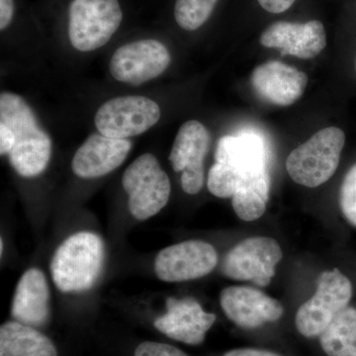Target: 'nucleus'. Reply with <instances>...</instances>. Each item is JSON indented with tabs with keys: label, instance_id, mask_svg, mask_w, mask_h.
I'll return each mask as SVG.
<instances>
[{
	"label": "nucleus",
	"instance_id": "f3484780",
	"mask_svg": "<svg viewBox=\"0 0 356 356\" xmlns=\"http://www.w3.org/2000/svg\"><path fill=\"white\" fill-rule=\"evenodd\" d=\"M215 161L231 166L241 177L269 170L266 142L254 133L222 137L218 142Z\"/></svg>",
	"mask_w": 356,
	"mask_h": 356
},
{
	"label": "nucleus",
	"instance_id": "2eb2a0df",
	"mask_svg": "<svg viewBox=\"0 0 356 356\" xmlns=\"http://www.w3.org/2000/svg\"><path fill=\"white\" fill-rule=\"evenodd\" d=\"M252 88L262 100L277 106H289L305 92L308 76L301 70L273 60L255 67Z\"/></svg>",
	"mask_w": 356,
	"mask_h": 356
},
{
	"label": "nucleus",
	"instance_id": "423d86ee",
	"mask_svg": "<svg viewBox=\"0 0 356 356\" xmlns=\"http://www.w3.org/2000/svg\"><path fill=\"white\" fill-rule=\"evenodd\" d=\"M351 297L353 284L346 275L337 268L325 271L318 277L315 295L297 312V330L309 339L320 337L334 318L348 308Z\"/></svg>",
	"mask_w": 356,
	"mask_h": 356
},
{
	"label": "nucleus",
	"instance_id": "0eeeda50",
	"mask_svg": "<svg viewBox=\"0 0 356 356\" xmlns=\"http://www.w3.org/2000/svg\"><path fill=\"white\" fill-rule=\"evenodd\" d=\"M158 103L145 96L127 95L103 103L95 115L98 132L113 139H129L147 132L158 123Z\"/></svg>",
	"mask_w": 356,
	"mask_h": 356
},
{
	"label": "nucleus",
	"instance_id": "7ed1b4c3",
	"mask_svg": "<svg viewBox=\"0 0 356 356\" xmlns=\"http://www.w3.org/2000/svg\"><path fill=\"white\" fill-rule=\"evenodd\" d=\"M346 144L343 131L327 127L296 147L286 161V170L296 184L315 188L336 172Z\"/></svg>",
	"mask_w": 356,
	"mask_h": 356
},
{
	"label": "nucleus",
	"instance_id": "f8f14e48",
	"mask_svg": "<svg viewBox=\"0 0 356 356\" xmlns=\"http://www.w3.org/2000/svg\"><path fill=\"white\" fill-rule=\"evenodd\" d=\"M220 303L234 324L247 330L276 322L284 314L280 301L252 287L225 288L220 295Z\"/></svg>",
	"mask_w": 356,
	"mask_h": 356
},
{
	"label": "nucleus",
	"instance_id": "4468645a",
	"mask_svg": "<svg viewBox=\"0 0 356 356\" xmlns=\"http://www.w3.org/2000/svg\"><path fill=\"white\" fill-rule=\"evenodd\" d=\"M259 42L266 48H275L283 56L304 60L317 57L327 46L324 25L318 20L306 23L280 21L273 23L262 33Z\"/></svg>",
	"mask_w": 356,
	"mask_h": 356
},
{
	"label": "nucleus",
	"instance_id": "f257e3e1",
	"mask_svg": "<svg viewBox=\"0 0 356 356\" xmlns=\"http://www.w3.org/2000/svg\"><path fill=\"white\" fill-rule=\"evenodd\" d=\"M0 123L14 135L9 161L18 175L36 177L44 172L51 156V140L40 127L34 112L21 96L13 92L0 95Z\"/></svg>",
	"mask_w": 356,
	"mask_h": 356
},
{
	"label": "nucleus",
	"instance_id": "20e7f679",
	"mask_svg": "<svg viewBox=\"0 0 356 356\" xmlns=\"http://www.w3.org/2000/svg\"><path fill=\"white\" fill-rule=\"evenodd\" d=\"M122 184L129 196V210L139 221L163 210L172 192L170 178L152 154H142L126 168Z\"/></svg>",
	"mask_w": 356,
	"mask_h": 356
},
{
	"label": "nucleus",
	"instance_id": "ddd939ff",
	"mask_svg": "<svg viewBox=\"0 0 356 356\" xmlns=\"http://www.w3.org/2000/svg\"><path fill=\"white\" fill-rule=\"evenodd\" d=\"M216 321V315L203 310L193 298H168L166 313L154 321V327L166 337L191 346L203 343Z\"/></svg>",
	"mask_w": 356,
	"mask_h": 356
},
{
	"label": "nucleus",
	"instance_id": "1a4fd4ad",
	"mask_svg": "<svg viewBox=\"0 0 356 356\" xmlns=\"http://www.w3.org/2000/svg\"><path fill=\"white\" fill-rule=\"evenodd\" d=\"M170 62L172 57L165 44L154 39L140 40L117 49L109 70L116 81L140 86L161 76Z\"/></svg>",
	"mask_w": 356,
	"mask_h": 356
},
{
	"label": "nucleus",
	"instance_id": "412c9836",
	"mask_svg": "<svg viewBox=\"0 0 356 356\" xmlns=\"http://www.w3.org/2000/svg\"><path fill=\"white\" fill-rule=\"evenodd\" d=\"M327 356H356V309L341 311L320 336Z\"/></svg>",
	"mask_w": 356,
	"mask_h": 356
},
{
	"label": "nucleus",
	"instance_id": "7c9ffc66",
	"mask_svg": "<svg viewBox=\"0 0 356 356\" xmlns=\"http://www.w3.org/2000/svg\"><path fill=\"white\" fill-rule=\"evenodd\" d=\"M355 70H356V60H355Z\"/></svg>",
	"mask_w": 356,
	"mask_h": 356
},
{
	"label": "nucleus",
	"instance_id": "aec40b11",
	"mask_svg": "<svg viewBox=\"0 0 356 356\" xmlns=\"http://www.w3.org/2000/svg\"><path fill=\"white\" fill-rule=\"evenodd\" d=\"M270 184L269 170L242 178L232 197L236 216L245 222L259 219L266 210Z\"/></svg>",
	"mask_w": 356,
	"mask_h": 356
},
{
	"label": "nucleus",
	"instance_id": "f03ea898",
	"mask_svg": "<svg viewBox=\"0 0 356 356\" xmlns=\"http://www.w3.org/2000/svg\"><path fill=\"white\" fill-rule=\"evenodd\" d=\"M104 245L91 232H79L58 245L51 261V274L56 287L64 293L90 289L102 271Z\"/></svg>",
	"mask_w": 356,
	"mask_h": 356
},
{
	"label": "nucleus",
	"instance_id": "6e6552de",
	"mask_svg": "<svg viewBox=\"0 0 356 356\" xmlns=\"http://www.w3.org/2000/svg\"><path fill=\"white\" fill-rule=\"evenodd\" d=\"M282 257V250L274 238L254 236L229 250L222 262L221 270L229 280L252 281L259 286H267Z\"/></svg>",
	"mask_w": 356,
	"mask_h": 356
},
{
	"label": "nucleus",
	"instance_id": "bb28decb",
	"mask_svg": "<svg viewBox=\"0 0 356 356\" xmlns=\"http://www.w3.org/2000/svg\"><path fill=\"white\" fill-rule=\"evenodd\" d=\"M14 145V135L6 124L0 123V154H9Z\"/></svg>",
	"mask_w": 356,
	"mask_h": 356
},
{
	"label": "nucleus",
	"instance_id": "4be33fe9",
	"mask_svg": "<svg viewBox=\"0 0 356 356\" xmlns=\"http://www.w3.org/2000/svg\"><path fill=\"white\" fill-rule=\"evenodd\" d=\"M217 2L218 0H177L175 20L186 31L197 30L209 19Z\"/></svg>",
	"mask_w": 356,
	"mask_h": 356
},
{
	"label": "nucleus",
	"instance_id": "a878e982",
	"mask_svg": "<svg viewBox=\"0 0 356 356\" xmlns=\"http://www.w3.org/2000/svg\"><path fill=\"white\" fill-rule=\"evenodd\" d=\"M264 10L270 13H282L289 9L296 0H257Z\"/></svg>",
	"mask_w": 356,
	"mask_h": 356
},
{
	"label": "nucleus",
	"instance_id": "b1692460",
	"mask_svg": "<svg viewBox=\"0 0 356 356\" xmlns=\"http://www.w3.org/2000/svg\"><path fill=\"white\" fill-rule=\"evenodd\" d=\"M341 211L344 218L356 227V165L348 170L344 177L339 195Z\"/></svg>",
	"mask_w": 356,
	"mask_h": 356
},
{
	"label": "nucleus",
	"instance_id": "39448f33",
	"mask_svg": "<svg viewBox=\"0 0 356 356\" xmlns=\"http://www.w3.org/2000/svg\"><path fill=\"white\" fill-rule=\"evenodd\" d=\"M123 13L118 0H74L69 10V37L76 50L102 48L120 27Z\"/></svg>",
	"mask_w": 356,
	"mask_h": 356
},
{
	"label": "nucleus",
	"instance_id": "6ab92c4d",
	"mask_svg": "<svg viewBox=\"0 0 356 356\" xmlns=\"http://www.w3.org/2000/svg\"><path fill=\"white\" fill-rule=\"evenodd\" d=\"M0 356H58V350L36 327L14 320L0 327Z\"/></svg>",
	"mask_w": 356,
	"mask_h": 356
},
{
	"label": "nucleus",
	"instance_id": "c85d7f7f",
	"mask_svg": "<svg viewBox=\"0 0 356 356\" xmlns=\"http://www.w3.org/2000/svg\"><path fill=\"white\" fill-rule=\"evenodd\" d=\"M224 356H281L273 351L259 348H236L225 353Z\"/></svg>",
	"mask_w": 356,
	"mask_h": 356
},
{
	"label": "nucleus",
	"instance_id": "9d476101",
	"mask_svg": "<svg viewBox=\"0 0 356 356\" xmlns=\"http://www.w3.org/2000/svg\"><path fill=\"white\" fill-rule=\"evenodd\" d=\"M217 264V252L212 245L191 240L163 248L156 255L154 267L159 280L184 282L208 275Z\"/></svg>",
	"mask_w": 356,
	"mask_h": 356
},
{
	"label": "nucleus",
	"instance_id": "dca6fc26",
	"mask_svg": "<svg viewBox=\"0 0 356 356\" xmlns=\"http://www.w3.org/2000/svg\"><path fill=\"white\" fill-rule=\"evenodd\" d=\"M132 149L128 139H113L93 134L77 149L72 159V172L76 177L90 179L104 177L117 170Z\"/></svg>",
	"mask_w": 356,
	"mask_h": 356
},
{
	"label": "nucleus",
	"instance_id": "393cba45",
	"mask_svg": "<svg viewBox=\"0 0 356 356\" xmlns=\"http://www.w3.org/2000/svg\"><path fill=\"white\" fill-rule=\"evenodd\" d=\"M135 356H189L170 344L145 341L135 350Z\"/></svg>",
	"mask_w": 356,
	"mask_h": 356
},
{
	"label": "nucleus",
	"instance_id": "cd10ccee",
	"mask_svg": "<svg viewBox=\"0 0 356 356\" xmlns=\"http://www.w3.org/2000/svg\"><path fill=\"white\" fill-rule=\"evenodd\" d=\"M14 14L13 0H0V30L3 31L13 21Z\"/></svg>",
	"mask_w": 356,
	"mask_h": 356
},
{
	"label": "nucleus",
	"instance_id": "5701e85b",
	"mask_svg": "<svg viewBox=\"0 0 356 356\" xmlns=\"http://www.w3.org/2000/svg\"><path fill=\"white\" fill-rule=\"evenodd\" d=\"M240 175L231 166L215 163L208 175V189L219 198H232L238 188Z\"/></svg>",
	"mask_w": 356,
	"mask_h": 356
},
{
	"label": "nucleus",
	"instance_id": "a211bd4d",
	"mask_svg": "<svg viewBox=\"0 0 356 356\" xmlns=\"http://www.w3.org/2000/svg\"><path fill=\"white\" fill-rule=\"evenodd\" d=\"M11 315L14 320L31 327H42L50 318V289L46 276L30 268L21 276L14 293Z\"/></svg>",
	"mask_w": 356,
	"mask_h": 356
},
{
	"label": "nucleus",
	"instance_id": "9b49d317",
	"mask_svg": "<svg viewBox=\"0 0 356 356\" xmlns=\"http://www.w3.org/2000/svg\"><path fill=\"white\" fill-rule=\"evenodd\" d=\"M210 142V134L200 122L187 121L178 130L170 161L175 172H182L181 186L187 194L195 195L202 189L204 159Z\"/></svg>",
	"mask_w": 356,
	"mask_h": 356
},
{
	"label": "nucleus",
	"instance_id": "c756f323",
	"mask_svg": "<svg viewBox=\"0 0 356 356\" xmlns=\"http://www.w3.org/2000/svg\"><path fill=\"white\" fill-rule=\"evenodd\" d=\"M0 248H1V254H3V241L1 238V243H0Z\"/></svg>",
	"mask_w": 356,
	"mask_h": 356
}]
</instances>
